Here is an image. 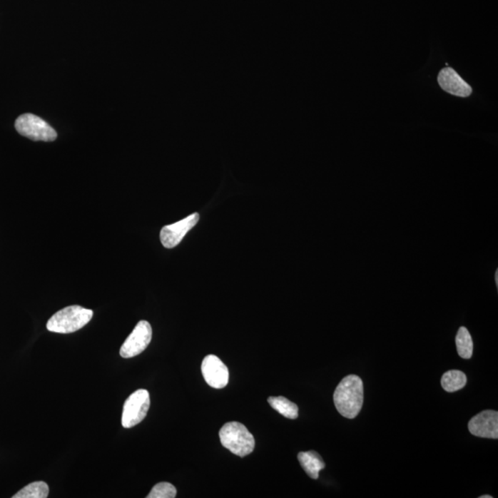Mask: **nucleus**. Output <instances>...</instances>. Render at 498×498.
Listing matches in <instances>:
<instances>
[{
	"label": "nucleus",
	"instance_id": "obj_1",
	"mask_svg": "<svg viewBox=\"0 0 498 498\" xmlns=\"http://www.w3.org/2000/svg\"><path fill=\"white\" fill-rule=\"evenodd\" d=\"M333 400L337 411L343 417L355 418L364 403V384L361 378L355 375L343 378L334 392Z\"/></svg>",
	"mask_w": 498,
	"mask_h": 498
},
{
	"label": "nucleus",
	"instance_id": "obj_2",
	"mask_svg": "<svg viewBox=\"0 0 498 498\" xmlns=\"http://www.w3.org/2000/svg\"><path fill=\"white\" fill-rule=\"evenodd\" d=\"M93 316V310L81 305H71L54 314L47 321L46 329L56 333L75 332L89 323Z\"/></svg>",
	"mask_w": 498,
	"mask_h": 498
},
{
	"label": "nucleus",
	"instance_id": "obj_3",
	"mask_svg": "<svg viewBox=\"0 0 498 498\" xmlns=\"http://www.w3.org/2000/svg\"><path fill=\"white\" fill-rule=\"evenodd\" d=\"M220 443L235 455L244 457L253 452L255 438L244 425L238 422L227 423L219 432Z\"/></svg>",
	"mask_w": 498,
	"mask_h": 498
},
{
	"label": "nucleus",
	"instance_id": "obj_4",
	"mask_svg": "<svg viewBox=\"0 0 498 498\" xmlns=\"http://www.w3.org/2000/svg\"><path fill=\"white\" fill-rule=\"evenodd\" d=\"M15 128L21 136L34 141H54L58 138L56 129L33 113H24L15 121Z\"/></svg>",
	"mask_w": 498,
	"mask_h": 498
},
{
	"label": "nucleus",
	"instance_id": "obj_5",
	"mask_svg": "<svg viewBox=\"0 0 498 498\" xmlns=\"http://www.w3.org/2000/svg\"><path fill=\"white\" fill-rule=\"evenodd\" d=\"M151 405L150 394L146 390H138L124 403L121 423L124 428H131L144 420Z\"/></svg>",
	"mask_w": 498,
	"mask_h": 498
},
{
	"label": "nucleus",
	"instance_id": "obj_6",
	"mask_svg": "<svg viewBox=\"0 0 498 498\" xmlns=\"http://www.w3.org/2000/svg\"><path fill=\"white\" fill-rule=\"evenodd\" d=\"M151 338H153V330L150 323L146 320H141L123 343L119 354L123 358L135 357L146 350Z\"/></svg>",
	"mask_w": 498,
	"mask_h": 498
},
{
	"label": "nucleus",
	"instance_id": "obj_7",
	"mask_svg": "<svg viewBox=\"0 0 498 498\" xmlns=\"http://www.w3.org/2000/svg\"><path fill=\"white\" fill-rule=\"evenodd\" d=\"M200 220V214L195 213L187 217V218L166 225L161 230L160 238L163 247L166 248H176L190 231Z\"/></svg>",
	"mask_w": 498,
	"mask_h": 498
},
{
	"label": "nucleus",
	"instance_id": "obj_8",
	"mask_svg": "<svg viewBox=\"0 0 498 498\" xmlns=\"http://www.w3.org/2000/svg\"><path fill=\"white\" fill-rule=\"evenodd\" d=\"M201 372L208 385L220 390L229 382V370L216 355H209L203 359Z\"/></svg>",
	"mask_w": 498,
	"mask_h": 498
},
{
	"label": "nucleus",
	"instance_id": "obj_9",
	"mask_svg": "<svg viewBox=\"0 0 498 498\" xmlns=\"http://www.w3.org/2000/svg\"><path fill=\"white\" fill-rule=\"evenodd\" d=\"M468 427L472 436L497 439L498 412L492 410L479 412L469 420Z\"/></svg>",
	"mask_w": 498,
	"mask_h": 498
},
{
	"label": "nucleus",
	"instance_id": "obj_10",
	"mask_svg": "<svg viewBox=\"0 0 498 498\" xmlns=\"http://www.w3.org/2000/svg\"><path fill=\"white\" fill-rule=\"evenodd\" d=\"M440 87L447 93L459 97H468L472 94V87L452 68H445L437 78Z\"/></svg>",
	"mask_w": 498,
	"mask_h": 498
},
{
	"label": "nucleus",
	"instance_id": "obj_11",
	"mask_svg": "<svg viewBox=\"0 0 498 498\" xmlns=\"http://www.w3.org/2000/svg\"><path fill=\"white\" fill-rule=\"evenodd\" d=\"M298 461L307 474L314 480H317L320 472L326 466L320 454L313 450L299 453Z\"/></svg>",
	"mask_w": 498,
	"mask_h": 498
},
{
	"label": "nucleus",
	"instance_id": "obj_12",
	"mask_svg": "<svg viewBox=\"0 0 498 498\" xmlns=\"http://www.w3.org/2000/svg\"><path fill=\"white\" fill-rule=\"evenodd\" d=\"M467 384V377L461 370H449L441 378V386L447 392H455Z\"/></svg>",
	"mask_w": 498,
	"mask_h": 498
},
{
	"label": "nucleus",
	"instance_id": "obj_13",
	"mask_svg": "<svg viewBox=\"0 0 498 498\" xmlns=\"http://www.w3.org/2000/svg\"><path fill=\"white\" fill-rule=\"evenodd\" d=\"M270 405L285 417L295 420L298 417V406L285 397H270Z\"/></svg>",
	"mask_w": 498,
	"mask_h": 498
},
{
	"label": "nucleus",
	"instance_id": "obj_14",
	"mask_svg": "<svg viewBox=\"0 0 498 498\" xmlns=\"http://www.w3.org/2000/svg\"><path fill=\"white\" fill-rule=\"evenodd\" d=\"M457 352L463 359H469L474 352V342L471 334L465 327H459L456 336Z\"/></svg>",
	"mask_w": 498,
	"mask_h": 498
},
{
	"label": "nucleus",
	"instance_id": "obj_15",
	"mask_svg": "<svg viewBox=\"0 0 498 498\" xmlns=\"http://www.w3.org/2000/svg\"><path fill=\"white\" fill-rule=\"evenodd\" d=\"M49 494V484L46 482H34L14 494V498H46Z\"/></svg>",
	"mask_w": 498,
	"mask_h": 498
},
{
	"label": "nucleus",
	"instance_id": "obj_16",
	"mask_svg": "<svg viewBox=\"0 0 498 498\" xmlns=\"http://www.w3.org/2000/svg\"><path fill=\"white\" fill-rule=\"evenodd\" d=\"M176 497V489L174 485L163 482L154 485L147 498H174Z\"/></svg>",
	"mask_w": 498,
	"mask_h": 498
},
{
	"label": "nucleus",
	"instance_id": "obj_17",
	"mask_svg": "<svg viewBox=\"0 0 498 498\" xmlns=\"http://www.w3.org/2000/svg\"><path fill=\"white\" fill-rule=\"evenodd\" d=\"M494 279H496L497 286L498 287V270H497L496 272V276H494Z\"/></svg>",
	"mask_w": 498,
	"mask_h": 498
},
{
	"label": "nucleus",
	"instance_id": "obj_18",
	"mask_svg": "<svg viewBox=\"0 0 498 498\" xmlns=\"http://www.w3.org/2000/svg\"><path fill=\"white\" fill-rule=\"evenodd\" d=\"M492 497H493L488 496V494H487V496H482L480 498H492Z\"/></svg>",
	"mask_w": 498,
	"mask_h": 498
}]
</instances>
